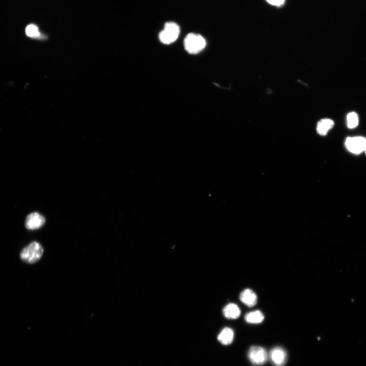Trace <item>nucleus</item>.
Here are the masks:
<instances>
[{
	"mask_svg": "<svg viewBox=\"0 0 366 366\" xmlns=\"http://www.w3.org/2000/svg\"><path fill=\"white\" fill-rule=\"evenodd\" d=\"M240 300L249 307L255 306L257 302V297L255 293L250 289L243 290L240 294Z\"/></svg>",
	"mask_w": 366,
	"mask_h": 366,
	"instance_id": "nucleus-8",
	"label": "nucleus"
},
{
	"mask_svg": "<svg viewBox=\"0 0 366 366\" xmlns=\"http://www.w3.org/2000/svg\"><path fill=\"white\" fill-rule=\"evenodd\" d=\"M45 222L43 216L38 212L28 215L25 221V227L28 230H35L41 228Z\"/></svg>",
	"mask_w": 366,
	"mask_h": 366,
	"instance_id": "nucleus-6",
	"label": "nucleus"
},
{
	"mask_svg": "<svg viewBox=\"0 0 366 366\" xmlns=\"http://www.w3.org/2000/svg\"><path fill=\"white\" fill-rule=\"evenodd\" d=\"M345 145L351 152L359 154L365 150L366 139L361 136L348 137L345 141Z\"/></svg>",
	"mask_w": 366,
	"mask_h": 366,
	"instance_id": "nucleus-5",
	"label": "nucleus"
},
{
	"mask_svg": "<svg viewBox=\"0 0 366 366\" xmlns=\"http://www.w3.org/2000/svg\"><path fill=\"white\" fill-rule=\"evenodd\" d=\"M269 356L271 362L275 366H283L287 358L285 350L280 347L271 349Z\"/></svg>",
	"mask_w": 366,
	"mask_h": 366,
	"instance_id": "nucleus-7",
	"label": "nucleus"
},
{
	"mask_svg": "<svg viewBox=\"0 0 366 366\" xmlns=\"http://www.w3.org/2000/svg\"><path fill=\"white\" fill-rule=\"evenodd\" d=\"M186 50L191 54H197L201 51L206 46L204 38L199 34L190 33L184 39Z\"/></svg>",
	"mask_w": 366,
	"mask_h": 366,
	"instance_id": "nucleus-2",
	"label": "nucleus"
},
{
	"mask_svg": "<svg viewBox=\"0 0 366 366\" xmlns=\"http://www.w3.org/2000/svg\"><path fill=\"white\" fill-rule=\"evenodd\" d=\"M333 125L334 122L332 120L329 118L322 119L317 124V131L320 135H326L328 131L333 127Z\"/></svg>",
	"mask_w": 366,
	"mask_h": 366,
	"instance_id": "nucleus-10",
	"label": "nucleus"
},
{
	"mask_svg": "<svg viewBox=\"0 0 366 366\" xmlns=\"http://www.w3.org/2000/svg\"><path fill=\"white\" fill-rule=\"evenodd\" d=\"M233 338L234 332L233 330L230 328L226 327L220 333L218 337V340L223 345H227L232 342Z\"/></svg>",
	"mask_w": 366,
	"mask_h": 366,
	"instance_id": "nucleus-11",
	"label": "nucleus"
},
{
	"mask_svg": "<svg viewBox=\"0 0 366 366\" xmlns=\"http://www.w3.org/2000/svg\"><path fill=\"white\" fill-rule=\"evenodd\" d=\"M248 357L254 365H261L267 360L268 355L266 350L260 346H252L248 352Z\"/></svg>",
	"mask_w": 366,
	"mask_h": 366,
	"instance_id": "nucleus-4",
	"label": "nucleus"
},
{
	"mask_svg": "<svg viewBox=\"0 0 366 366\" xmlns=\"http://www.w3.org/2000/svg\"><path fill=\"white\" fill-rule=\"evenodd\" d=\"M285 0H267L270 4L275 6H281L284 4Z\"/></svg>",
	"mask_w": 366,
	"mask_h": 366,
	"instance_id": "nucleus-15",
	"label": "nucleus"
},
{
	"mask_svg": "<svg viewBox=\"0 0 366 366\" xmlns=\"http://www.w3.org/2000/svg\"><path fill=\"white\" fill-rule=\"evenodd\" d=\"M44 250L42 246L37 241L29 243L27 246L22 249L20 252L21 259L29 264H33L38 261L43 254Z\"/></svg>",
	"mask_w": 366,
	"mask_h": 366,
	"instance_id": "nucleus-1",
	"label": "nucleus"
},
{
	"mask_svg": "<svg viewBox=\"0 0 366 366\" xmlns=\"http://www.w3.org/2000/svg\"><path fill=\"white\" fill-rule=\"evenodd\" d=\"M223 314L224 316L228 319H235L240 316V311L236 304L230 303L224 307Z\"/></svg>",
	"mask_w": 366,
	"mask_h": 366,
	"instance_id": "nucleus-9",
	"label": "nucleus"
},
{
	"mask_svg": "<svg viewBox=\"0 0 366 366\" xmlns=\"http://www.w3.org/2000/svg\"><path fill=\"white\" fill-rule=\"evenodd\" d=\"M264 318L263 313L259 310L248 313L245 316V320L249 323L258 324L262 322Z\"/></svg>",
	"mask_w": 366,
	"mask_h": 366,
	"instance_id": "nucleus-12",
	"label": "nucleus"
},
{
	"mask_svg": "<svg viewBox=\"0 0 366 366\" xmlns=\"http://www.w3.org/2000/svg\"><path fill=\"white\" fill-rule=\"evenodd\" d=\"M365 150V153H366V147H365V150Z\"/></svg>",
	"mask_w": 366,
	"mask_h": 366,
	"instance_id": "nucleus-16",
	"label": "nucleus"
},
{
	"mask_svg": "<svg viewBox=\"0 0 366 366\" xmlns=\"http://www.w3.org/2000/svg\"><path fill=\"white\" fill-rule=\"evenodd\" d=\"M179 34V26L173 22H168L165 23L163 30L159 35L160 41L165 44H170L177 39Z\"/></svg>",
	"mask_w": 366,
	"mask_h": 366,
	"instance_id": "nucleus-3",
	"label": "nucleus"
},
{
	"mask_svg": "<svg viewBox=\"0 0 366 366\" xmlns=\"http://www.w3.org/2000/svg\"><path fill=\"white\" fill-rule=\"evenodd\" d=\"M347 126L350 129L355 128L358 124V117L354 112H351L347 116Z\"/></svg>",
	"mask_w": 366,
	"mask_h": 366,
	"instance_id": "nucleus-14",
	"label": "nucleus"
},
{
	"mask_svg": "<svg viewBox=\"0 0 366 366\" xmlns=\"http://www.w3.org/2000/svg\"><path fill=\"white\" fill-rule=\"evenodd\" d=\"M26 35L30 38H39L41 37L38 27L34 24H28L25 28Z\"/></svg>",
	"mask_w": 366,
	"mask_h": 366,
	"instance_id": "nucleus-13",
	"label": "nucleus"
}]
</instances>
